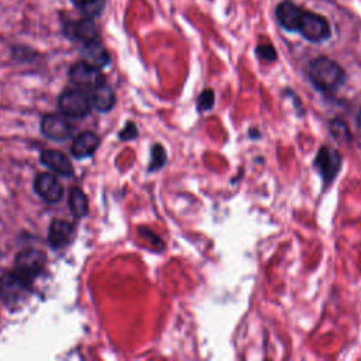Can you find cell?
<instances>
[{
	"label": "cell",
	"instance_id": "8992f818",
	"mask_svg": "<svg viewBox=\"0 0 361 361\" xmlns=\"http://www.w3.org/2000/svg\"><path fill=\"white\" fill-rule=\"evenodd\" d=\"M28 292V281L16 272L6 274L0 281V295L7 305H17Z\"/></svg>",
	"mask_w": 361,
	"mask_h": 361
},
{
	"label": "cell",
	"instance_id": "9a60e30c",
	"mask_svg": "<svg viewBox=\"0 0 361 361\" xmlns=\"http://www.w3.org/2000/svg\"><path fill=\"white\" fill-rule=\"evenodd\" d=\"M97 145L99 137L93 131H83L75 138L72 144V154L76 158H86L96 151Z\"/></svg>",
	"mask_w": 361,
	"mask_h": 361
},
{
	"label": "cell",
	"instance_id": "2e32d148",
	"mask_svg": "<svg viewBox=\"0 0 361 361\" xmlns=\"http://www.w3.org/2000/svg\"><path fill=\"white\" fill-rule=\"evenodd\" d=\"M90 103L93 104V107L96 110H99L102 113L111 110V107L114 106V93L106 82H102L100 85H97L92 89Z\"/></svg>",
	"mask_w": 361,
	"mask_h": 361
},
{
	"label": "cell",
	"instance_id": "4fadbf2b",
	"mask_svg": "<svg viewBox=\"0 0 361 361\" xmlns=\"http://www.w3.org/2000/svg\"><path fill=\"white\" fill-rule=\"evenodd\" d=\"M303 10L290 1H283L276 8V18L279 24L288 31H298Z\"/></svg>",
	"mask_w": 361,
	"mask_h": 361
},
{
	"label": "cell",
	"instance_id": "e0dca14e",
	"mask_svg": "<svg viewBox=\"0 0 361 361\" xmlns=\"http://www.w3.org/2000/svg\"><path fill=\"white\" fill-rule=\"evenodd\" d=\"M69 207L71 212L76 216V217H83L86 216L87 210H89V204H87V197L83 193L82 189L79 188H73L69 193Z\"/></svg>",
	"mask_w": 361,
	"mask_h": 361
},
{
	"label": "cell",
	"instance_id": "44dd1931",
	"mask_svg": "<svg viewBox=\"0 0 361 361\" xmlns=\"http://www.w3.org/2000/svg\"><path fill=\"white\" fill-rule=\"evenodd\" d=\"M213 104H214V92L212 89H204L199 96V102H197L199 110L200 111L210 110Z\"/></svg>",
	"mask_w": 361,
	"mask_h": 361
},
{
	"label": "cell",
	"instance_id": "d6986e66",
	"mask_svg": "<svg viewBox=\"0 0 361 361\" xmlns=\"http://www.w3.org/2000/svg\"><path fill=\"white\" fill-rule=\"evenodd\" d=\"M330 131L338 141H348L351 138L347 124L340 118H334L330 121Z\"/></svg>",
	"mask_w": 361,
	"mask_h": 361
},
{
	"label": "cell",
	"instance_id": "7c38bea8",
	"mask_svg": "<svg viewBox=\"0 0 361 361\" xmlns=\"http://www.w3.org/2000/svg\"><path fill=\"white\" fill-rule=\"evenodd\" d=\"M73 237V227L66 220H54L48 230V243L54 248H62L71 243Z\"/></svg>",
	"mask_w": 361,
	"mask_h": 361
},
{
	"label": "cell",
	"instance_id": "9c48e42d",
	"mask_svg": "<svg viewBox=\"0 0 361 361\" xmlns=\"http://www.w3.org/2000/svg\"><path fill=\"white\" fill-rule=\"evenodd\" d=\"M69 76L75 85L89 89H93L94 86L104 82L100 69L85 61L73 63L69 71Z\"/></svg>",
	"mask_w": 361,
	"mask_h": 361
},
{
	"label": "cell",
	"instance_id": "277c9868",
	"mask_svg": "<svg viewBox=\"0 0 361 361\" xmlns=\"http://www.w3.org/2000/svg\"><path fill=\"white\" fill-rule=\"evenodd\" d=\"M45 265V255L39 250H25L21 251L16 258V274L27 279L28 282L34 279Z\"/></svg>",
	"mask_w": 361,
	"mask_h": 361
},
{
	"label": "cell",
	"instance_id": "52a82bcc",
	"mask_svg": "<svg viewBox=\"0 0 361 361\" xmlns=\"http://www.w3.org/2000/svg\"><path fill=\"white\" fill-rule=\"evenodd\" d=\"M35 193L48 203H56L63 196V186L59 179L48 172H41L34 179Z\"/></svg>",
	"mask_w": 361,
	"mask_h": 361
},
{
	"label": "cell",
	"instance_id": "ba28073f",
	"mask_svg": "<svg viewBox=\"0 0 361 361\" xmlns=\"http://www.w3.org/2000/svg\"><path fill=\"white\" fill-rule=\"evenodd\" d=\"M41 131L45 137L51 140L62 141L72 135L73 126L65 117V114H47L41 121Z\"/></svg>",
	"mask_w": 361,
	"mask_h": 361
},
{
	"label": "cell",
	"instance_id": "5bb4252c",
	"mask_svg": "<svg viewBox=\"0 0 361 361\" xmlns=\"http://www.w3.org/2000/svg\"><path fill=\"white\" fill-rule=\"evenodd\" d=\"M82 61L102 69L103 66H106L110 61L109 58V52L106 51V48L99 42V39H93L89 42L83 44L82 48Z\"/></svg>",
	"mask_w": 361,
	"mask_h": 361
},
{
	"label": "cell",
	"instance_id": "7402d4cb",
	"mask_svg": "<svg viewBox=\"0 0 361 361\" xmlns=\"http://www.w3.org/2000/svg\"><path fill=\"white\" fill-rule=\"evenodd\" d=\"M257 54L259 58L265 59V61H275L276 59V52L274 49L272 45L269 44H264V45H259L257 48Z\"/></svg>",
	"mask_w": 361,
	"mask_h": 361
},
{
	"label": "cell",
	"instance_id": "ffe728a7",
	"mask_svg": "<svg viewBox=\"0 0 361 361\" xmlns=\"http://www.w3.org/2000/svg\"><path fill=\"white\" fill-rule=\"evenodd\" d=\"M165 162H166V152H165V149L159 144L154 145L152 152H151V162L148 165V169L149 171H157L161 166H164Z\"/></svg>",
	"mask_w": 361,
	"mask_h": 361
},
{
	"label": "cell",
	"instance_id": "8fae6325",
	"mask_svg": "<svg viewBox=\"0 0 361 361\" xmlns=\"http://www.w3.org/2000/svg\"><path fill=\"white\" fill-rule=\"evenodd\" d=\"M41 164L45 165L47 168H49L52 172L62 175V176H68L72 173V164L69 161V158L56 149H45L41 152Z\"/></svg>",
	"mask_w": 361,
	"mask_h": 361
},
{
	"label": "cell",
	"instance_id": "30bf717a",
	"mask_svg": "<svg viewBox=\"0 0 361 361\" xmlns=\"http://www.w3.org/2000/svg\"><path fill=\"white\" fill-rule=\"evenodd\" d=\"M65 32L71 39L82 44L97 39V30L92 17H85L78 21H68L65 24Z\"/></svg>",
	"mask_w": 361,
	"mask_h": 361
},
{
	"label": "cell",
	"instance_id": "cb8c5ba5",
	"mask_svg": "<svg viewBox=\"0 0 361 361\" xmlns=\"http://www.w3.org/2000/svg\"><path fill=\"white\" fill-rule=\"evenodd\" d=\"M357 124H358V127L361 128V109H360V111H358V114H357Z\"/></svg>",
	"mask_w": 361,
	"mask_h": 361
},
{
	"label": "cell",
	"instance_id": "603a6c76",
	"mask_svg": "<svg viewBox=\"0 0 361 361\" xmlns=\"http://www.w3.org/2000/svg\"><path fill=\"white\" fill-rule=\"evenodd\" d=\"M137 137V127L133 124V123H128L124 130L120 133V138L121 140H131Z\"/></svg>",
	"mask_w": 361,
	"mask_h": 361
},
{
	"label": "cell",
	"instance_id": "6da1fadb",
	"mask_svg": "<svg viewBox=\"0 0 361 361\" xmlns=\"http://www.w3.org/2000/svg\"><path fill=\"white\" fill-rule=\"evenodd\" d=\"M307 76L320 92H334L345 82L343 68L327 56L313 59L307 66Z\"/></svg>",
	"mask_w": 361,
	"mask_h": 361
},
{
	"label": "cell",
	"instance_id": "7a4b0ae2",
	"mask_svg": "<svg viewBox=\"0 0 361 361\" xmlns=\"http://www.w3.org/2000/svg\"><path fill=\"white\" fill-rule=\"evenodd\" d=\"M90 104H92L90 97L85 92L75 90V89L62 92L58 99L59 110L65 116L73 117V118H80L87 116L90 111Z\"/></svg>",
	"mask_w": 361,
	"mask_h": 361
},
{
	"label": "cell",
	"instance_id": "ac0fdd59",
	"mask_svg": "<svg viewBox=\"0 0 361 361\" xmlns=\"http://www.w3.org/2000/svg\"><path fill=\"white\" fill-rule=\"evenodd\" d=\"M76 8H79L86 17H93L103 8V0H71Z\"/></svg>",
	"mask_w": 361,
	"mask_h": 361
},
{
	"label": "cell",
	"instance_id": "5b68a950",
	"mask_svg": "<svg viewBox=\"0 0 361 361\" xmlns=\"http://www.w3.org/2000/svg\"><path fill=\"white\" fill-rule=\"evenodd\" d=\"M341 164H343V159L338 151L331 149L327 145L320 147V149L316 154L314 166L322 175L324 183H330L336 178V175L341 168Z\"/></svg>",
	"mask_w": 361,
	"mask_h": 361
},
{
	"label": "cell",
	"instance_id": "3957f363",
	"mask_svg": "<svg viewBox=\"0 0 361 361\" xmlns=\"http://www.w3.org/2000/svg\"><path fill=\"white\" fill-rule=\"evenodd\" d=\"M298 31L312 42H320L330 37V27L327 20L309 11L302 13Z\"/></svg>",
	"mask_w": 361,
	"mask_h": 361
}]
</instances>
